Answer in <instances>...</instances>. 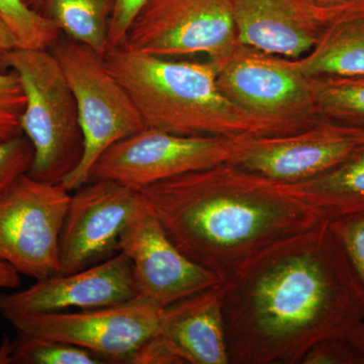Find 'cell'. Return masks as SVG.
I'll list each match as a JSON object with an SVG mask.
<instances>
[{"label": "cell", "instance_id": "cell-6", "mask_svg": "<svg viewBox=\"0 0 364 364\" xmlns=\"http://www.w3.org/2000/svg\"><path fill=\"white\" fill-rule=\"evenodd\" d=\"M212 62L223 95L251 116L294 131L327 121L316 105L312 78L293 60L238 43L225 58Z\"/></svg>", "mask_w": 364, "mask_h": 364}, {"label": "cell", "instance_id": "cell-23", "mask_svg": "<svg viewBox=\"0 0 364 364\" xmlns=\"http://www.w3.org/2000/svg\"><path fill=\"white\" fill-rule=\"evenodd\" d=\"M328 225L364 293V210L328 219Z\"/></svg>", "mask_w": 364, "mask_h": 364}, {"label": "cell", "instance_id": "cell-10", "mask_svg": "<svg viewBox=\"0 0 364 364\" xmlns=\"http://www.w3.org/2000/svg\"><path fill=\"white\" fill-rule=\"evenodd\" d=\"M161 306L138 296L131 301L78 312L14 314L6 320L16 333L56 340L100 354L109 363H124L160 330Z\"/></svg>", "mask_w": 364, "mask_h": 364}, {"label": "cell", "instance_id": "cell-15", "mask_svg": "<svg viewBox=\"0 0 364 364\" xmlns=\"http://www.w3.org/2000/svg\"><path fill=\"white\" fill-rule=\"evenodd\" d=\"M240 44L299 59L317 44L324 26L317 6L305 0H231Z\"/></svg>", "mask_w": 364, "mask_h": 364}, {"label": "cell", "instance_id": "cell-5", "mask_svg": "<svg viewBox=\"0 0 364 364\" xmlns=\"http://www.w3.org/2000/svg\"><path fill=\"white\" fill-rule=\"evenodd\" d=\"M50 51L75 97L83 136L82 158L60 183L72 193L87 183L93 165L105 151L146 126L128 91L105 65L104 56L67 37H60Z\"/></svg>", "mask_w": 364, "mask_h": 364}, {"label": "cell", "instance_id": "cell-31", "mask_svg": "<svg viewBox=\"0 0 364 364\" xmlns=\"http://www.w3.org/2000/svg\"><path fill=\"white\" fill-rule=\"evenodd\" d=\"M347 338L353 345L354 348L356 349L359 356H360L361 360H363V364H364V321L351 332V334Z\"/></svg>", "mask_w": 364, "mask_h": 364}, {"label": "cell", "instance_id": "cell-21", "mask_svg": "<svg viewBox=\"0 0 364 364\" xmlns=\"http://www.w3.org/2000/svg\"><path fill=\"white\" fill-rule=\"evenodd\" d=\"M312 85L316 105L324 119L364 126V77H315Z\"/></svg>", "mask_w": 364, "mask_h": 364}, {"label": "cell", "instance_id": "cell-9", "mask_svg": "<svg viewBox=\"0 0 364 364\" xmlns=\"http://www.w3.org/2000/svg\"><path fill=\"white\" fill-rule=\"evenodd\" d=\"M237 45L231 0H147L123 47L167 58L205 54L218 61Z\"/></svg>", "mask_w": 364, "mask_h": 364}, {"label": "cell", "instance_id": "cell-7", "mask_svg": "<svg viewBox=\"0 0 364 364\" xmlns=\"http://www.w3.org/2000/svg\"><path fill=\"white\" fill-rule=\"evenodd\" d=\"M247 140L145 128L105 151L93 165L88 181H116L141 191L181 174L233 163Z\"/></svg>", "mask_w": 364, "mask_h": 364}, {"label": "cell", "instance_id": "cell-34", "mask_svg": "<svg viewBox=\"0 0 364 364\" xmlns=\"http://www.w3.org/2000/svg\"><path fill=\"white\" fill-rule=\"evenodd\" d=\"M44 0H26V4L30 6H36V4H42Z\"/></svg>", "mask_w": 364, "mask_h": 364}, {"label": "cell", "instance_id": "cell-17", "mask_svg": "<svg viewBox=\"0 0 364 364\" xmlns=\"http://www.w3.org/2000/svg\"><path fill=\"white\" fill-rule=\"evenodd\" d=\"M318 11L322 35L308 54L291 59L294 66L310 78L364 77V0Z\"/></svg>", "mask_w": 364, "mask_h": 364}, {"label": "cell", "instance_id": "cell-11", "mask_svg": "<svg viewBox=\"0 0 364 364\" xmlns=\"http://www.w3.org/2000/svg\"><path fill=\"white\" fill-rule=\"evenodd\" d=\"M72 193L60 237L59 274L119 252L122 232L146 202L140 191L112 181H88Z\"/></svg>", "mask_w": 364, "mask_h": 364}, {"label": "cell", "instance_id": "cell-32", "mask_svg": "<svg viewBox=\"0 0 364 364\" xmlns=\"http://www.w3.org/2000/svg\"><path fill=\"white\" fill-rule=\"evenodd\" d=\"M308 4L318 7H332L344 6V4H352L359 0H305Z\"/></svg>", "mask_w": 364, "mask_h": 364}, {"label": "cell", "instance_id": "cell-22", "mask_svg": "<svg viewBox=\"0 0 364 364\" xmlns=\"http://www.w3.org/2000/svg\"><path fill=\"white\" fill-rule=\"evenodd\" d=\"M0 18L9 26L21 49H50L61 37L55 23L26 0H0Z\"/></svg>", "mask_w": 364, "mask_h": 364}, {"label": "cell", "instance_id": "cell-28", "mask_svg": "<svg viewBox=\"0 0 364 364\" xmlns=\"http://www.w3.org/2000/svg\"><path fill=\"white\" fill-rule=\"evenodd\" d=\"M147 0H114L109 23V50L122 47L136 14Z\"/></svg>", "mask_w": 364, "mask_h": 364}, {"label": "cell", "instance_id": "cell-16", "mask_svg": "<svg viewBox=\"0 0 364 364\" xmlns=\"http://www.w3.org/2000/svg\"><path fill=\"white\" fill-rule=\"evenodd\" d=\"M223 282L162 308L160 333L188 364H230Z\"/></svg>", "mask_w": 364, "mask_h": 364}, {"label": "cell", "instance_id": "cell-20", "mask_svg": "<svg viewBox=\"0 0 364 364\" xmlns=\"http://www.w3.org/2000/svg\"><path fill=\"white\" fill-rule=\"evenodd\" d=\"M109 363L100 354L56 340L16 335L4 337L0 345V364H102Z\"/></svg>", "mask_w": 364, "mask_h": 364}, {"label": "cell", "instance_id": "cell-13", "mask_svg": "<svg viewBox=\"0 0 364 364\" xmlns=\"http://www.w3.org/2000/svg\"><path fill=\"white\" fill-rule=\"evenodd\" d=\"M138 296L131 261L124 253L117 252L85 269L54 275L37 280L23 291L0 294V315L6 318L14 314L102 308Z\"/></svg>", "mask_w": 364, "mask_h": 364}, {"label": "cell", "instance_id": "cell-8", "mask_svg": "<svg viewBox=\"0 0 364 364\" xmlns=\"http://www.w3.org/2000/svg\"><path fill=\"white\" fill-rule=\"evenodd\" d=\"M71 193L23 174L0 198V261L36 280L59 274Z\"/></svg>", "mask_w": 364, "mask_h": 364}, {"label": "cell", "instance_id": "cell-4", "mask_svg": "<svg viewBox=\"0 0 364 364\" xmlns=\"http://www.w3.org/2000/svg\"><path fill=\"white\" fill-rule=\"evenodd\" d=\"M0 63L16 72L25 91L21 129L35 151L26 174L36 181L61 183L83 155L77 105L63 69L48 49L16 48Z\"/></svg>", "mask_w": 364, "mask_h": 364}, {"label": "cell", "instance_id": "cell-19", "mask_svg": "<svg viewBox=\"0 0 364 364\" xmlns=\"http://www.w3.org/2000/svg\"><path fill=\"white\" fill-rule=\"evenodd\" d=\"M44 16L65 37L105 56L114 0H44Z\"/></svg>", "mask_w": 364, "mask_h": 364}, {"label": "cell", "instance_id": "cell-26", "mask_svg": "<svg viewBox=\"0 0 364 364\" xmlns=\"http://www.w3.org/2000/svg\"><path fill=\"white\" fill-rule=\"evenodd\" d=\"M301 364H363V360L348 338L335 337L314 345Z\"/></svg>", "mask_w": 364, "mask_h": 364}, {"label": "cell", "instance_id": "cell-18", "mask_svg": "<svg viewBox=\"0 0 364 364\" xmlns=\"http://www.w3.org/2000/svg\"><path fill=\"white\" fill-rule=\"evenodd\" d=\"M284 186L296 198L318 208L327 219L363 212L364 144H359L346 159L324 173Z\"/></svg>", "mask_w": 364, "mask_h": 364}, {"label": "cell", "instance_id": "cell-1", "mask_svg": "<svg viewBox=\"0 0 364 364\" xmlns=\"http://www.w3.org/2000/svg\"><path fill=\"white\" fill-rule=\"evenodd\" d=\"M230 364H298L314 345L348 337L364 293L328 219L263 249L222 277Z\"/></svg>", "mask_w": 364, "mask_h": 364}, {"label": "cell", "instance_id": "cell-14", "mask_svg": "<svg viewBox=\"0 0 364 364\" xmlns=\"http://www.w3.org/2000/svg\"><path fill=\"white\" fill-rule=\"evenodd\" d=\"M358 145L347 124L326 121L296 133L248 139L233 164L279 183H296L336 166Z\"/></svg>", "mask_w": 364, "mask_h": 364}, {"label": "cell", "instance_id": "cell-30", "mask_svg": "<svg viewBox=\"0 0 364 364\" xmlns=\"http://www.w3.org/2000/svg\"><path fill=\"white\" fill-rule=\"evenodd\" d=\"M18 48L16 41L9 26L0 18V58Z\"/></svg>", "mask_w": 364, "mask_h": 364}, {"label": "cell", "instance_id": "cell-2", "mask_svg": "<svg viewBox=\"0 0 364 364\" xmlns=\"http://www.w3.org/2000/svg\"><path fill=\"white\" fill-rule=\"evenodd\" d=\"M140 191L176 247L221 279L268 246L327 220L284 184L233 163Z\"/></svg>", "mask_w": 364, "mask_h": 364}, {"label": "cell", "instance_id": "cell-12", "mask_svg": "<svg viewBox=\"0 0 364 364\" xmlns=\"http://www.w3.org/2000/svg\"><path fill=\"white\" fill-rule=\"evenodd\" d=\"M117 250L131 261L139 296L161 308L222 282L176 247L147 200L122 232Z\"/></svg>", "mask_w": 364, "mask_h": 364}, {"label": "cell", "instance_id": "cell-33", "mask_svg": "<svg viewBox=\"0 0 364 364\" xmlns=\"http://www.w3.org/2000/svg\"><path fill=\"white\" fill-rule=\"evenodd\" d=\"M352 138L358 144H364V126H349Z\"/></svg>", "mask_w": 364, "mask_h": 364}, {"label": "cell", "instance_id": "cell-25", "mask_svg": "<svg viewBox=\"0 0 364 364\" xmlns=\"http://www.w3.org/2000/svg\"><path fill=\"white\" fill-rule=\"evenodd\" d=\"M33 154L32 143L25 135L0 143V198L18 177L28 173Z\"/></svg>", "mask_w": 364, "mask_h": 364}, {"label": "cell", "instance_id": "cell-27", "mask_svg": "<svg viewBox=\"0 0 364 364\" xmlns=\"http://www.w3.org/2000/svg\"><path fill=\"white\" fill-rule=\"evenodd\" d=\"M129 364H188L181 351L158 332L141 344L124 360Z\"/></svg>", "mask_w": 364, "mask_h": 364}, {"label": "cell", "instance_id": "cell-29", "mask_svg": "<svg viewBox=\"0 0 364 364\" xmlns=\"http://www.w3.org/2000/svg\"><path fill=\"white\" fill-rule=\"evenodd\" d=\"M20 284V273L11 265L0 261V289H16Z\"/></svg>", "mask_w": 364, "mask_h": 364}, {"label": "cell", "instance_id": "cell-3", "mask_svg": "<svg viewBox=\"0 0 364 364\" xmlns=\"http://www.w3.org/2000/svg\"><path fill=\"white\" fill-rule=\"evenodd\" d=\"M105 63L126 88L146 128L181 136L261 138L296 133L242 111L220 90L207 62L177 61L119 47Z\"/></svg>", "mask_w": 364, "mask_h": 364}, {"label": "cell", "instance_id": "cell-24", "mask_svg": "<svg viewBox=\"0 0 364 364\" xmlns=\"http://www.w3.org/2000/svg\"><path fill=\"white\" fill-rule=\"evenodd\" d=\"M26 95L16 72L0 71V143L23 136Z\"/></svg>", "mask_w": 364, "mask_h": 364}]
</instances>
